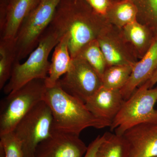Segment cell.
<instances>
[{
  "instance_id": "cell-9",
  "label": "cell",
  "mask_w": 157,
  "mask_h": 157,
  "mask_svg": "<svg viewBox=\"0 0 157 157\" xmlns=\"http://www.w3.org/2000/svg\"><path fill=\"white\" fill-rule=\"evenodd\" d=\"M107 66H134L138 61L124 37L122 29L108 24L98 37Z\"/></svg>"
},
{
  "instance_id": "cell-3",
  "label": "cell",
  "mask_w": 157,
  "mask_h": 157,
  "mask_svg": "<svg viewBox=\"0 0 157 157\" xmlns=\"http://www.w3.org/2000/svg\"><path fill=\"white\" fill-rule=\"evenodd\" d=\"M61 39L59 35L49 26L26 60L23 63H14L11 78L3 88L4 93L8 94L34 79H46L50 68L48 57Z\"/></svg>"
},
{
  "instance_id": "cell-29",
  "label": "cell",
  "mask_w": 157,
  "mask_h": 157,
  "mask_svg": "<svg viewBox=\"0 0 157 157\" xmlns=\"http://www.w3.org/2000/svg\"></svg>"
},
{
  "instance_id": "cell-2",
  "label": "cell",
  "mask_w": 157,
  "mask_h": 157,
  "mask_svg": "<svg viewBox=\"0 0 157 157\" xmlns=\"http://www.w3.org/2000/svg\"><path fill=\"white\" fill-rule=\"evenodd\" d=\"M43 100L51 109L53 129L57 131L79 135L87 128L101 129L111 125L93 115L82 101L65 92L58 82L46 88Z\"/></svg>"
},
{
  "instance_id": "cell-6",
  "label": "cell",
  "mask_w": 157,
  "mask_h": 157,
  "mask_svg": "<svg viewBox=\"0 0 157 157\" xmlns=\"http://www.w3.org/2000/svg\"><path fill=\"white\" fill-rule=\"evenodd\" d=\"M61 0H39L24 20L15 39L16 61L20 62L36 48L50 25Z\"/></svg>"
},
{
  "instance_id": "cell-16",
  "label": "cell",
  "mask_w": 157,
  "mask_h": 157,
  "mask_svg": "<svg viewBox=\"0 0 157 157\" xmlns=\"http://www.w3.org/2000/svg\"><path fill=\"white\" fill-rule=\"evenodd\" d=\"M69 43V36L66 34L55 47L48 77L45 80L46 87H52L55 85L69 70L72 61Z\"/></svg>"
},
{
  "instance_id": "cell-17",
  "label": "cell",
  "mask_w": 157,
  "mask_h": 157,
  "mask_svg": "<svg viewBox=\"0 0 157 157\" xmlns=\"http://www.w3.org/2000/svg\"><path fill=\"white\" fill-rule=\"evenodd\" d=\"M137 10L131 0L113 1L106 17L109 24L122 29L137 21Z\"/></svg>"
},
{
  "instance_id": "cell-18",
  "label": "cell",
  "mask_w": 157,
  "mask_h": 157,
  "mask_svg": "<svg viewBox=\"0 0 157 157\" xmlns=\"http://www.w3.org/2000/svg\"><path fill=\"white\" fill-rule=\"evenodd\" d=\"M16 62L14 39L0 40V89H3L11 78Z\"/></svg>"
},
{
  "instance_id": "cell-22",
  "label": "cell",
  "mask_w": 157,
  "mask_h": 157,
  "mask_svg": "<svg viewBox=\"0 0 157 157\" xmlns=\"http://www.w3.org/2000/svg\"><path fill=\"white\" fill-rule=\"evenodd\" d=\"M137 10V21L157 35V0H131Z\"/></svg>"
},
{
  "instance_id": "cell-24",
  "label": "cell",
  "mask_w": 157,
  "mask_h": 157,
  "mask_svg": "<svg viewBox=\"0 0 157 157\" xmlns=\"http://www.w3.org/2000/svg\"><path fill=\"white\" fill-rule=\"evenodd\" d=\"M98 14L106 16L113 0H85Z\"/></svg>"
},
{
  "instance_id": "cell-20",
  "label": "cell",
  "mask_w": 157,
  "mask_h": 157,
  "mask_svg": "<svg viewBox=\"0 0 157 157\" xmlns=\"http://www.w3.org/2000/svg\"><path fill=\"white\" fill-rule=\"evenodd\" d=\"M133 67L129 65L107 67L102 77L103 86L109 89L120 90L128 82Z\"/></svg>"
},
{
  "instance_id": "cell-23",
  "label": "cell",
  "mask_w": 157,
  "mask_h": 157,
  "mask_svg": "<svg viewBox=\"0 0 157 157\" xmlns=\"http://www.w3.org/2000/svg\"><path fill=\"white\" fill-rule=\"evenodd\" d=\"M0 157H24L21 144L13 132L0 135Z\"/></svg>"
},
{
  "instance_id": "cell-11",
  "label": "cell",
  "mask_w": 157,
  "mask_h": 157,
  "mask_svg": "<svg viewBox=\"0 0 157 157\" xmlns=\"http://www.w3.org/2000/svg\"><path fill=\"white\" fill-rule=\"evenodd\" d=\"M129 157H157V123H144L127 130L122 135Z\"/></svg>"
},
{
  "instance_id": "cell-19",
  "label": "cell",
  "mask_w": 157,
  "mask_h": 157,
  "mask_svg": "<svg viewBox=\"0 0 157 157\" xmlns=\"http://www.w3.org/2000/svg\"><path fill=\"white\" fill-rule=\"evenodd\" d=\"M96 157H129V149L122 135L106 132Z\"/></svg>"
},
{
  "instance_id": "cell-10",
  "label": "cell",
  "mask_w": 157,
  "mask_h": 157,
  "mask_svg": "<svg viewBox=\"0 0 157 157\" xmlns=\"http://www.w3.org/2000/svg\"><path fill=\"white\" fill-rule=\"evenodd\" d=\"M87 148L79 135L53 129L50 136L37 146L34 157H82Z\"/></svg>"
},
{
  "instance_id": "cell-28",
  "label": "cell",
  "mask_w": 157,
  "mask_h": 157,
  "mask_svg": "<svg viewBox=\"0 0 157 157\" xmlns=\"http://www.w3.org/2000/svg\"><path fill=\"white\" fill-rule=\"evenodd\" d=\"M113 1H121V0H113Z\"/></svg>"
},
{
  "instance_id": "cell-8",
  "label": "cell",
  "mask_w": 157,
  "mask_h": 157,
  "mask_svg": "<svg viewBox=\"0 0 157 157\" xmlns=\"http://www.w3.org/2000/svg\"><path fill=\"white\" fill-rule=\"evenodd\" d=\"M58 82L65 92L85 104L103 86L102 78L96 70L79 57L72 59L69 70Z\"/></svg>"
},
{
  "instance_id": "cell-26",
  "label": "cell",
  "mask_w": 157,
  "mask_h": 157,
  "mask_svg": "<svg viewBox=\"0 0 157 157\" xmlns=\"http://www.w3.org/2000/svg\"><path fill=\"white\" fill-rule=\"evenodd\" d=\"M10 0H0V24L5 19L6 9Z\"/></svg>"
},
{
  "instance_id": "cell-15",
  "label": "cell",
  "mask_w": 157,
  "mask_h": 157,
  "mask_svg": "<svg viewBox=\"0 0 157 157\" xmlns=\"http://www.w3.org/2000/svg\"><path fill=\"white\" fill-rule=\"evenodd\" d=\"M122 30L125 39L138 60L147 52L156 35L147 26L137 21L127 25Z\"/></svg>"
},
{
  "instance_id": "cell-14",
  "label": "cell",
  "mask_w": 157,
  "mask_h": 157,
  "mask_svg": "<svg viewBox=\"0 0 157 157\" xmlns=\"http://www.w3.org/2000/svg\"><path fill=\"white\" fill-rule=\"evenodd\" d=\"M39 0H10L5 19L0 25L1 39H14L27 16Z\"/></svg>"
},
{
  "instance_id": "cell-13",
  "label": "cell",
  "mask_w": 157,
  "mask_h": 157,
  "mask_svg": "<svg viewBox=\"0 0 157 157\" xmlns=\"http://www.w3.org/2000/svg\"><path fill=\"white\" fill-rule=\"evenodd\" d=\"M157 70V35L147 52L134 65L128 82L120 90L125 101L130 98L137 87L149 80Z\"/></svg>"
},
{
  "instance_id": "cell-5",
  "label": "cell",
  "mask_w": 157,
  "mask_h": 157,
  "mask_svg": "<svg viewBox=\"0 0 157 157\" xmlns=\"http://www.w3.org/2000/svg\"><path fill=\"white\" fill-rule=\"evenodd\" d=\"M45 79H35L7 94L1 102L0 135L13 132L16 125L36 104L43 101Z\"/></svg>"
},
{
  "instance_id": "cell-1",
  "label": "cell",
  "mask_w": 157,
  "mask_h": 157,
  "mask_svg": "<svg viewBox=\"0 0 157 157\" xmlns=\"http://www.w3.org/2000/svg\"><path fill=\"white\" fill-rule=\"evenodd\" d=\"M109 22L85 0H61L50 26L60 37L67 35L72 59L89 42L97 39Z\"/></svg>"
},
{
  "instance_id": "cell-27",
  "label": "cell",
  "mask_w": 157,
  "mask_h": 157,
  "mask_svg": "<svg viewBox=\"0 0 157 157\" xmlns=\"http://www.w3.org/2000/svg\"><path fill=\"white\" fill-rule=\"evenodd\" d=\"M147 82H148L150 88L153 87L157 83V70L154 73L150 79Z\"/></svg>"
},
{
  "instance_id": "cell-21",
  "label": "cell",
  "mask_w": 157,
  "mask_h": 157,
  "mask_svg": "<svg viewBox=\"0 0 157 157\" xmlns=\"http://www.w3.org/2000/svg\"><path fill=\"white\" fill-rule=\"evenodd\" d=\"M76 57L80 58L87 62L102 78L108 66L97 39L89 42L83 46Z\"/></svg>"
},
{
  "instance_id": "cell-7",
  "label": "cell",
  "mask_w": 157,
  "mask_h": 157,
  "mask_svg": "<svg viewBox=\"0 0 157 157\" xmlns=\"http://www.w3.org/2000/svg\"><path fill=\"white\" fill-rule=\"evenodd\" d=\"M53 130L51 109L43 100L18 122L13 132L21 144L24 157H34L37 146L49 137Z\"/></svg>"
},
{
  "instance_id": "cell-25",
  "label": "cell",
  "mask_w": 157,
  "mask_h": 157,
  "mask_svg": "<svg viewBox=\"0 0 157 157\" xmlns=\"http://www.w3.org/2000/svg\"><path fill=\"white\" fill-rule=\"evenodd\" d=\"M105 139L104 134L102 135H99L88 146L87 151L84 157H96V154L99 147Z\"/></svg>"
},
{
  "instance_id": "cell-4",
  "label": "cell",
  "mask_w": 157,
  "mask_h": 157,
  "mask_svg": "<svg viewBox=\"0 0 157 157\" xmlns=\"http://www.w3.org/2000/svg\"><path fill=\"white\" fill-rule=\"evenodd\" d=\"M157 86L141 85L124 103L109 127L111 132L123 135L128 129L144 123H157Z\"/></svg>"
},
{
  "instance_id": "cell-12",
  "label": "cell",
  "mask_w": 157,
  "mask_h": 157,
  "mask_svg": "<svg viewBox=\"0 0 157 157\" xmlns=\"http://www.w3.org/2000/svg\"><path fill=\"white\" fill-rule=\"evenodd\" d=\"M125 101L120 90L102 86L86 101L85 105L96 117L112 123Z\"/></svg>"
}]
</instances>
